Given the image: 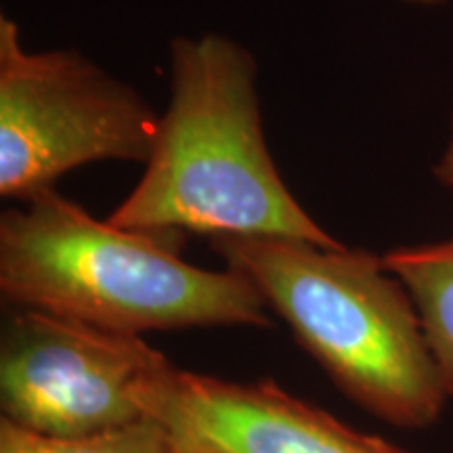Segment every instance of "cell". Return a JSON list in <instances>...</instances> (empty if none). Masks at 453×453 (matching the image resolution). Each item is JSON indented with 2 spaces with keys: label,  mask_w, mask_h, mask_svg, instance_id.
<instances>
[{
  "label": "cell",
  "mask_w": 453,
  "mask_h": 453,
  "mask_svg": "<svg viewBox=\"0 0 453 453\" xmlns=\"http://www.w3.org/2000/svg\"><path fill=\"white\" fill-rule=\"evenodd\" d=\"M252 53L223 34L170 44V101L143 177L111 217L139 231L286 237L342 246L277 173L263 130Z\"/></svg>",
  "instance_id": "6da1fadb"
},
{
  "label": "cell",
  "mask_w": 453,
  "mask_h": 453,
  "mask_svg": "<svg viewBox=\"0 0 453 453\" xmlns=\"http://www.w3.org/2000/svg\"><path fill=\"white\" fill-rule=\"evenodd\" d=\"M177 231L97 220L49 189L0 217V292L19 309L134 336L271 326L267 300L246 275L185 263Z\"/></svg>",
  "instance_id": "7a4b0ae2"
},
{
  "label": "cell",
  "mask_w": 453,
  "mask_h": 453,
  "mask_svg": "<svg viewBox=\"0 0 453 453\" xmlns=\"http://www.w3.org/2000/svg\"><path fill=\"white\" fill-rule=\"evenodd\" d=\"M334 384L380 420L424 428L445 390L416 304L384 257L286 237H214Z\"/></svg>",
  "instance_id": "3957f363"
},
{
  "label": "cell",
  "mask_w": 453,
  "mask_h": 453,
  "mask_svg": "<svg viewBox=\"0 0 453 453\" xmlns=\"http://www.w3.org/2000/svg\"><path fill=\"white\" fill-rule=\"evenodd\" d=\"M160 116L78 50L32 53L0 17V194L32 200L90 162H147Z\"/></svg>",
  "instance_id": "277c9868"
},
{
  "label": "cell",
  "mask_w": 453,
  "mask_h": 453,
  "mask_svg": "<svg viewBox=\"0 0 453 453\" xmlns=\"http://www.w3.org/2000/svg\"><path fill=\"white\" fill-rule=\"evenodd\" d=\"M170 365L134 334L21 309L0 349L3 418L50 439H78L143 420V390Z\"/></svg>",
  "instance_id": "5b68a950"
},
{
  "label": "cell",
  "mask_w": 453,
  "mask_h": 453,
  "mask_svg": "<svg viewBox=\"0 0 453 453\" xmlns=\"http://www.w3.org/2000/svg\"><path fill=\"white\" fill-rule=\"evenodd\" d=\"M141 401L179 453H410L271 380L231 382L168 365Z\"/></svg>",
  "instance_id": "8992f818"
},
{
  "label": "cell",
  "mask_w": 453,
  "mask_h": 453,
  "mask_svg": "<svg viewBox=\"0 0 453 453\" xmlns=\"http://www.w3.org/2000/svg\"><path fill=\"white\" fill-rule=\"evenodd\" d=\"M384 265L416 304L424 336L445 390L453 395V237L424 246H401L384 254Z\"/></svg>",
  "instance_id": "52a82bcc"
},
{
  "label": "cell",
  "mask_w": 453,
  "mask_h": 453,
  "mask_svg": "<svg viewBox=\"0 0 453 453\" xmlns=\"http://www.w3.org/2000/svg\"><path fill=\"white\" fill-rule=\"evenodd\" d=\"M0 453H179L154 418L78 439L34 434L9 420L0 422Z\"/></svg>",
  "instance_id": "ba28073f"
},
{
  "label": "cell",
  "mask_w": 453,
  "mask_h": 453,
  "mask_svg": "<svg viewBox=\"0 0 453 453\" xmlns=\"http://www.w3.org/2000/svg\"><path fill=\"white\" fill-rule=\"evenodd\" d=\"M433 173H434V177H437L441 185L451 187V189H453V120H451V127H449V139H447L443 154H441L439 162L434 164Z\"/></svg>",
  "instance_id": "9c48e42d"
},
{
  "label": "cell",
  "mask_w": 453,
  "mask_h": 453,
  "mask_svg": "<svg viewBox=\"0 0 453 453\" xmlns=\"http://www.w3.org/2000/svg\"><path fill=\"white\" fill-rule=\"evenodd\" d=\"M407 4H413V7H439V4L449 3V0H403Z\"/></svg>",
  "instance_id": "30bf717a"
}]
</instances>
